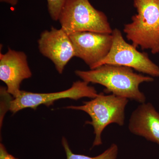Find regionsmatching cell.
Returning a JSON list of instances; mask_svg holds the SVG:
<instances>
[{"instance_id":"cell-1","label":"cell","mask_w":159,"mask_h":159,"mask_svg":"<svg viewBox=\"0 0 159 159\" xmlns=\"http://www.w3.org/2000/svg\"><path fill=\"white\" fill-rule=\"evenodd\" d=\"M75 73L84 81L103 86L107 93L140 103L145 102L146 97L139 89V85L154 81L153 77L137 74L130 67L114 65H103L90 70H77Z\"/></svg>"},{"instance_id":"cell-2","label":"cell","mask_w":159,"mask_h":159,"mask_svg":"<svg viewBox=\"0 0 159 159\" xmlns=\"http://www.w3.org/2000/svg\"><path fill=\"white\" fill-rule=\"evenodd\" d=\"M137 13L123 31L136 48L159 53V0H134Z\"/></svg>"},{"instance_id":"cell-3","label":"cell","mask_w":159,"mask_h":159,"mask_svg":"<svg viewBox=\"0 0 159 159\" xmlns=\"http://www.w3.org/2000/svg\"><path fill=\"white\" fill-rule=\"evenodd\" d=\"M128 101L127 98L114 94L100 93L90 101L84 102L82 105L70 106L65 108L83 111L89 116L91 121H87L86 124L92 125L94 129V147L102 145V133L107 125L112 123L124 125L125 108Z\"/></svg>"},{"instance_id":"cell-4","label":"cell","mask_w":159,"mask_h":159,"mask_svg":"<svg viewBox=\"0 0 159 159\" xmlns=\"http://www.w3.org/2000/svg\"><path fill=\"white\" fill-rule=\"evenodd\" d=\"M58 21L69 35L84 31L111 34L113 30L105 13L95 9L89 0H66Z\"/></svg>"},{"instance_id":"cell-5","label":"cell","mask_w":159,"mask_h":159,"mask_svg":"<svg viewBox=\"0 0 159 159\" xmlns=\"http://www.w3.org/2000/svg\"><path fill=\"white\" fill-rule=\"evenodd\" d=\"M112 35L110 51L97 68L105 64L124 66L152 77H159V67L149 59L147 53L138 51L132 44L126 42L119 29H114Z\"/></svg>"},{"instance_id":"cell-6","label":"cell","mask_w":159,"mask_h":159,"mask_svg":"<svg viewBox=\"0 0 159 159\" xmlns=\"http://www.w3.org/2000/svg\"><path fill=\"white\" fill-rule=\"evenodd\" d=\"M89 84L84 80H78L73 83L70 89L55 93H39L21 90L17 97L10 100L9 110L15 114L25 108L35 110L42 104L49 107L58 99L69 98L78 100L84 97L93 99L99 94L94 87Z\"/></svg>"},{"instance_id":"cell-7","label":"cell","mask_w":159,"mask_h":159,"mask_svg":"<svg viewBox=\"0 0 159 159\" xmlns=\"http://www.w3.org/2000/svg\"><path fill=\"white\" fill-rule=\"evenodd\" d=\"M75 52V57L82 59L90 70L108 54L113 42L112 34L84 31L69 35Z\"/></svg>"},{"instance_id":"cell-8","label":"cell","mask_w":159,"mask_h":159,"mask_svg":"<svg viewBox=\"0 0 159 159\" xmlns=\"http://www.w3.org/2000/svg\"><path fill=\"white\" fill-rule=\"evenodd\" d=\"M38 48L43 56L52 61L59 74L73 57H75L74 46L70 36L62 29L52 27L42 32Z\"/></svg>"},{"instance_id":"cell-9","label":"cell","mask_w":159,"mask_h":159,"mask_svg":"<svg viewBox=\"0 0 159 159\" xmlns=\"http://www.w3.org/2000/svg\"><path fill=\"white\" fill-rule=\"evenodd\" d=\"M31 76L25 52L9 48L6 54L0 53V80L6 84L7 92L13 98L19 94L21 82Z\"/></svg>"},{"instance_id":"cell-10","label":"cell","mask_w":159,"mask_h":159,"mask_svg":"<svg viewBox=\"0 0 159 159\" xmlns=\"http://www.w3.org/2000/svg\"><path fill=\"white\" fill-rule=\"evenodd\" d=\"M128 129L132 134L159 145V113L150 102L141 103L131 115Z\"/></svg>"},{"instance_id":"cell-11","label":"cell","mask_w":159,"mask_h":159,"mask_svg":"<svg viewBox=\"0 0 159 159\" xmlns=\"http://www.w3.org/2000/svg\"><path fill=\"white\" fill-rule=\"evenodd\" d=\"M61 144L65 151L66 159H116L119 152L118 145L113 143L99 155L90 157L84 155L74 153L70 148L67 140L64 137L62 138Z\"/></svg>"},{"instance_id":"cell-12","label":"cell","mask_w":159,"mask_h":159,"mask_svg":"<svg viewBox=\"0 0 159 159\" xmlns=\"http://www.w3.org/2000/svg\"><path fill=\"white\" fill-rule=\"evenodd\" d=\"M48 11L51 18L54 21H58L61 12L66 0H47Z\"/></svg>"},{"instance_id":"cell-13","label":"cell","mask_w":159,"mask_h":159,"mask_svg":"<svg viewBox=\"0 0 159 159\" xmlns=\"http://www.w3.org/2000/svg\"><path fill=\"white\" fill-rule=\"evenodd\" d=\"M0 159H19L11 155L7 151L5 145L0 143Z\"/></svg>"},{"instance_id":"cell-14","label":"cell","mask_w":159,"mask_h":159,"mask_svg":"<svg viewBox=\"0 0 159 159\" xmlns=\"http://www.w3.org/2000/svg\"><path fill=\"white\" fill-rule=\"evenodd\" d=\"M1 2L7 3L12 6H16L18 2V0H0Z\"/></svg>"}]
</instances>
